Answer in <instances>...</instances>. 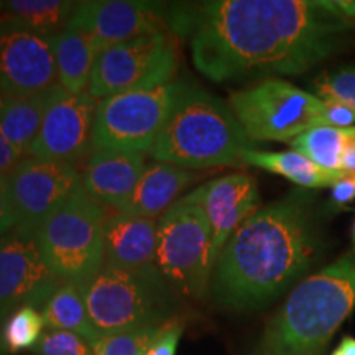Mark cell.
I'll return each instance as SVG.
<instances>
[{
	"mask_svg": "<svg viewBox=\"0 0 355 355\" xmlns=\"http://www.w3.org/2000/svg\"><path fill=\"white\" fill-rule=\"evenodd\" d=\"M313 94L322 102H337L355 112V66L319 74L313 81Z\"/></svg>",
	"mask_w": 355,
	"mask_h": 355,
	"instance_id": "4316f807",
	"label": "cell"
},
{
	"mask_svg": "<svg viewBox=\"0 0 355 355\" xmlns=\"http://www.w3.org/2000/svg\"><path fill=\"white\" fill-rule=\"evenodd\" d=\"M0 10H2V2H0Z\"/></svg>",
	"mask_w": 355,
	"mask_h": 355,
	"instance_id": "74e56055",
	"label": "cell"
},
{
	"mask_svg": "<svg viewBox=\"0 0 355 355\" xmlns=\"http://www.w3.org/2000/svg\"><path fill=\"white\" fill-rule=\"evenodd\" d=\"M354 309L355 248L290 293L254 355H321Z\"/></svg>",
	"mask_w": 355,
	"mask_h": 355,
	"instance_id": "3957f363",
	"label": "cell"
},
{
	"mask_svg": "<svg viewBox=\"0 0 355 355\" xmlns=\"http://www.w3.org/2000/svg\"><path fill=\"white\" fill-rule=\"evenodd\" d=\"M178 46L173 33H152L114 44L97 58L87 92L96 101L175 81Z\"/></svg>",
	"mask_w": 355,
	"mask_h": 355,
	"instance_id": "30bf717a",
	"label": "cell"
},
{
	"mask_svg": "<svg viewBox=\"0 0 355 355\" xmlns=\"http://www.w3.org/2000/svg\"><path fill=\"white\" fill-rule=\"evenodd\" d=\"M40 311H42L44 324L50 331L76 334L87 344H92L101 337L89 316L83 285L61 282V285L56 288V291Z\"/></svg>",
	"mask_w": 355,
	"mask_h": 355,
	"instance_id": "603a6c76",
	"label": "cell"
},
{
	"mask_svg": "<svg viewBox=\"0 0 355 355\" xmlns=\"http://www.w3.org/2000/svg\"><path fill=\"white\" fill-rule=\"evenodd\" d=\"M78 2L73 0H7L2 2L0 17L25 24L46 35L63 32L69 25Z\"/></svg>",
	"mask_w": 355,
	"mask_h": 355,
	"instance_id": "cb8c5ba5",
	"label": "cell"
},
{
	"mask_svg": "<svg viewBox=\"0 0 355 355\" xmlns=\"http://www.w3.org/2000/svg\"><path fill=\"white\" fill-rule=\"evenodd\" d=\"M33 352L37 355H94L91 344L76 334L63 331L44 332Z\"/></svg>",
	"mask_w": 355,
	"mask_h": 355,
	"instance_id": "f1b7e54d",
	"label": "cell"
},
{
	"mask_svg": "<svg viewBox=\"0 0 355 355\" xmlns=\"http://www.w3.org/2000/svg\"><path fill=\"white\" fill-rule=\"evenodd\" d=\"M146 153L123 150H92L79 166L81 186L102 206L112 209L139 183L146 168Z\"/></svg>",
	"mask_w": 355,
	"mask_h": 355,
	"instance_id": "e0dca14e",
	"label": "cell"
},
{
	"mask_svg": "<svg viewBox=\"0 0 355 355\" xmlns=\"http://www.w3.org/2000/svg\"><path fill=\"white\" fill-rule=\"evenodd\" d=\"M163 326V324H162ZM159 326L101 336L91 344L94 355H144Z\"/></svg>",
	"mask_w": 355,
	"mask_h": 355,
	"instance_id": "83f0119b",
	"label": "cell"
},
{
	"mask_svg": "<svg viewBox=\"0 0 355 355\" xmlns=\"http://www.w3.org/2000/svg\"><path fill=\"white\" fill-rule=\"evenodd\" d=\"M99 101L89 92L60 94L44 115L28 157L79 166L92 152V127Z\"/></svg>",
	"mask_w": 355,
	"mask_h": 355,
	"instance_id": "5bb4252c",
	"label": "cell"
},
{
	"mask_svg": "<svg viewBox=\"0 0 355 355\" xmlns=\"http://www.w3.org/2000/svg\"><path fill=\"white\" fill-rule=\"evenodd\" d=\"M92 326L99 336L162 326L180 318L181 298L157 266L104 265L83 285Z\"/></svg>",
	"mask_w": 355,
	"mask_h": 355,
	"instance_id": "5b68a950",
	"label": "cell"
},
{
	"mask_svg": "<svg viewBox=\"0 0 355 355\" xmlns=\"http://www.w3.org/2000/svg\"><path fill=\"white\" fill-rule=\"evenodd\" d=\"M184 331V321L181 318L171 319L158 327L157 334L148 344L144 355H176L178 344Z\"/></svg>",
	"mask_w": 355,
	"mask_h": 355,
	"instance_id": "f546056e",
	"label": "cell"
},
{
	"mask_svg": "<svg viewBox=\"0 0 355 355\" xmlns=\"http://www.w3.org/2000/svg\"><path fill=\"white\" fill-rule=\"evenodd\" d=\"M168 28L189 37L199 73L227 83L306 73L343 50L355 24L334 2L211 0L168 6Z\"/></svg>",
	"mask_w": 355,
	"mask_h": 355,
	"instance_id": "6da1fadb",
	"label": "cell"
},
{
	"mask_svg": "<svg viewBox=\"0 0 355 355\" xmlns=\"http://www.w3.org/2000/svg\"><path fill=\"white\" fill-rule=\"evenodd\" d=\"M68 26L87 33L101 53L144 35L170 32L166 3L140 0L78 2Z\"/></svg>",
	"mask_w": 355,
	"mask_h": 355,
	"instance_id": "9a60e30c",
	"label": "cell"
},
{
	"mask_svg": "<svg viewBox=\"0 0 355 355\" xmlns=\"http://www.w3.org/2000/svg\"><path fill=\"white\" fill-rule=\"evenodd\" d=\"M158 219L109 212L104 220V265L119 268L157 266Z\"/></svg>",
	"mask_w": 355,
	"mask_h": 355,
	"instance_id": "ac0fdd59",
	"label": "cell"
},
{
	"mask_svg": "<svg viewBox=\"0 0 355 355\" xmlns=\"http://www.w3.org/2000/svg\"><path fill=\"white\" fill-rule=\"evenodd\" d=\"M355 128H336L331 125H316L300 135L291 146L295 152L303 153L311 162L326 171L343 173V158Z\"/></svg>",
	"mask_w": 355,
	"mask_h": 355,
	"instance_id": "d4e9b609",
	"label": "cell"
},
{
	"mask_svg": "<svg viewBox=\"0 0 355 355\" xmlns=\"http://www.w3.org/2000/svg\"><path fill=\"white\" fill-rule=\"evenodd\" d=\"M24 158V155L7 140V137L0 130V176L7 175Z\"/></svg>",
	"mask_w": 355,
	"mask_h": 355,
	"instance_id": "836d02e7",
	"label": "cell"
},
{
	"mask_svg": "<svg viewBox=\"0 0 355 355\" xmlns=\"http://www.w3.org/2000/svg\"><path fill=\"white\" fill-rule=\"evenodd\" d=\"M343 173H355V133L345 148L343 158Z\"/></svg>",
	"mask_w": 355,
	"mask_h": 355,
	"instance_id": "e575fe53",
	"label": "cell"
},
{
	"mask_svg": "<svg viewBox=\"0 0 355 355\" xmlns=\"http://www.w3.org/2000/svg\"><path fill=\"white\" fill-rule=\"evenodd\" d=\"M61 86L32 96H0V130L24 157H28L48 109L60 94Z\"/></svg>",
	"mask_w": 355,
	"mask_h": 355,
	"instance_id": "ffe728a7",
	"label": "cell"
},
{
	"mask_svg": "<svg viewBox=\"0 0 355 355\" xmlns=\"http://www.w3.org/2000/svg\"><path fill=\"white\" fill-rule=\"evenodd\" d=\"M352 241H354V245H355V222H354V225H352Z\"/></svg>",
	"mask_w": 355,
	"mask_h": 355,
	"instance_id": "8d00e7d4",
	"label": "cell"
},
{
	"mask_svg": "<svg viewBox=\"0 0 355 355\" xmlns=\"http://www.w3.org/2000/svg\"><path fill=\"white\" fill-rule=\"evenodd\" d=\"M198 176V171L184 170L165 162H152L146 165L132 193L112 209L123 214L158 219L180 201L183 191L193 184Z\"/></svg>",
	"mask_w": 355,
	"mask_h": 355,
	"instance_id": "d6986e66",
	"label": "cell"
},
{
	"mask_svg": "<svg viewBox=\"0 0 355 355\" xmlns=\"http://www.w3.org/2000/svg\"><path fill=\"white\" fill-rule=\"evenodd\" d=\"M186 86L183 79L99 101L92 150L150 153Z\"/></svg>",
	"mask_w": 355,
	"mask_h": 355,
	"instance_id": "9c48e42d",
	"label": "cell"
},
{
	"mask_svg": "<svg viewBox=\"0 0 355 355\" xmlns=\"http://www.w3.org/2000/svg\"><path fill=\"white\" fill-rule=\"evenodd\" d=\"M17 229L37 235L68 199L81 188L79 166L25 157L7 173Z\"/></svg>",
	"mask_w": 355,
	"mask_h": 355,
	"instance_id": "8fae6325",
	"label": "cell"
},
{
	"mask_svg": "<svg viewBox=\"0 0 355 355\" xmlns=\"http://www.w3.org/2000/svg\"><path fill=\"white\" fill-rule=\"evenodd\" d=\"M105 214L107 207L81 186L38 229L40 252L61 282L84 285L102 270Z\"/></svg>",
	"mask_w": 355,
	"mask_h": 355,
	"instance_id": "8992f818",
	"label": "cell"
},
{
	"mask_svg": "<svg viewBox=\"0 0 355 355\" xmlns=\"http://www.w3.org/2000/svg\"><path fill=\"white\" fill-rule=\"evenodd\" d=\"M44 326L42 311L33 306L12 311L0 327V352L13 355L35 349L44 334Z\"/></svg>",
	"mask_w": 355,
	"mask_h": 355,
	"instance_id": "484cf974",
	"label": "cell"
},
{
	"mask_svg": "<svg viewBox=\"0 0 355 355\" xmlns=\"http://www.w3.org/2000/svg\"><path fill=\"white\" fill-rule=\"evenodd\" d=\"M181 201L201 207L209 222L214 265L235 230L260 209L259 184L247 173H232L207 181L181 198Z\"/></svg>",
	"mask_w": 355,
	"mask_h": 355,
	"instance_id": "2e32d148",
	"label": "cell"
},
{
	"mask_svg": "<svg viewBox=\"0 0 355 355\" xmlns=\"http://www.w3.org/2000/svg\"><path fill=\"white\" fill-rule=\"evenodd\" d=\"M255 144L243 132L227 102L198 84L186 83L148 157L184 170L242 163Z\"/></svg>",
	"mask_w": 355,
	"mask_h": 355,
	"instance_id": "277c9868",
	"label": "cell"
},
{
	"mask_svg": "<svg viewBox=\"0 0 355 355\" xmlns=\"http://www.w3.org/2000/svg\"><path fill=\"white\" fill-rule=\"evenodd\" d=\"M101 51L94 40L81 30L66 26L55 35V63L58 83L69 94L87 91L89 79Z\"/></svg>",
	"mask_w": 355,
	"mask_h": 355,
	"instance_id": "44dd1931",
	"label": "cell"
},
{
	"mask_svg": "<svg viewBox=\"0 0 355 355\" xmlns=\"http://www.w3.org/2000/svg\"><path fill=\"white\" fill-rule=\"evenodd\" d=\"M352 201H355V173H343L331 188V204L343 209Z\"/></svg>",
	"mask_w": 355,
	"mask_h": 355,
	"instance_id": "d6a6232c",
	"label": "cell"
},
{
	"mask_svg": "<svg viewBox=\"0 0 355 355\" xmlns=\"http://www.w3.org/2000/svg\"><path fill=\"white\" fill-rule=\"evenodd\" d=\"M56 86L55 35L0 17V96H32Z\"/></svg>",
	"mask_w": 355,
	"mask_h": 355,
	"instance_id": "7c38bea8",
	"label": "cell"
},
{
	"mask_svg": "<svg viewBox=\"0 0 355 355\" xmlns=\"http://www.w3.org/2000/svg\"><path fill=\"white\" fill-rule=\"evenodd\" d=\"M322 121L324 125L349 130V128H355V112L337 102H324Z\"/></svg>",
	"mask_w": 355,
	"mask_h": 355,
	"instance_id": "1f68e13d",
	"label": "cell"
},
{
	"mask_svg": "<svg viewBox=\"0 0 355 355\" xmlns=\"http://www.w3.org/2000/svg\"><path fill=\"white\" fill-rule=\"evenodd\" d=\"M319 245L314 199L293 191L260 207L229 239L212 270V300L232 311L272 303L308 272Z\"/></svg>",
	"mask_w": 355,
	"mask_h": 355,
	"instance_id": "7a4b0ae2",
	"label": "cell"
},
{
	"mask_svg": "<svg viewBox=\"0 0 355 355\" xmlns=\"http://www.w3.org/2000/svg\"><path fill=\"white\" fill-rule=\"evenodd\" d=\"M331 355H355V339L354 337H344L340 344L334 349Z\"/></svg>",
	"mask_w": 355,
	"mask_h": 355,
	"instance_id": "d590c367",
	"label": "cell"
},
{
	"mask_svg": "<svg viewBox=\"0 0 355 355\" xmlns=\"http://www.w3.org/2000/svg\"><path fill=\"white\" fill-rule=\"evenodd\" d=\"M242 163L286 178L288 181L304 189L332 188L336 181L343 176V173L322 170L316 163L311 162L308 157L295 152V150H290V152H261V150L255 148L243 155Z\"/></svg>",
	"mask_w": 355,
	"mask_h": 355,
	"instance_id": "7402d4cb",
	"label": "cell"
},
{
	"mask_svg": "<svg viewBox=\"0 0 355 355\" xmlns=\"http://www.w3.org/2000/svg\"><path fill=\"white\" fill-rule=\"evenodd\" d=\"M60 285L40 252L37 235L13 229L0 239V322L21 306L42 309Z\"/></svg>",
	"mask_w": 355,
	"mask_h": 355,
	"instance_id": "4fadbf2b",
	"label": "cell"
},
{
	"mask_svg": "<svg viewBox=\"0 0 355 355\" xmlns=\"http://www.w3.org/2000/svg\"><path fill=\"white\" fill-rule=\"evenodd\" d=\"M229 107L252 141H295L322 125L324 102L279 78L261 79L229 96Z\"/></svg>",
	"mask_w": 355,
	"mask_h": 355,
	"instance_id": "52a82bcc",
	"label": "cell"
},
{
	"mask_svg": "<svg viewBox=\"0 0 355 355\" xmlns=\"http://www.w3.org/2000/svg\"><path fill=\"white\" fill-rule=\"evenodd\" d=\"M211 247L209 222L196 204L180 199L158 217L157 268L181 300H201L209 291Z\"/></svg>",
	"mask_w": 355,
	"mask_h": 355,
	"instance_id": "ba28073f",
	"label": "cell"
},
{
	"mask_svg": "<svg viewBox=\"0 0 355 355\" xmlns=\"http://www.w3.org/2000/svg\"><path fill=\"white\" fill-rule=\"evenodd\" d=\"M17 229V216L13 209L7 175L0 176V239Z\"/></svg>",
	"mask_w": 355,
	"mask_h": 355,
	"instance_id": "4dcf8cb0",
	"label": "cell"
}]
</instances>
